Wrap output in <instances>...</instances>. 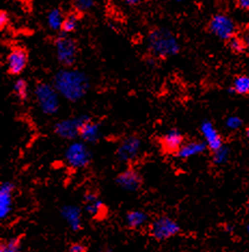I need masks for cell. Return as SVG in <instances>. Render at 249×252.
Here are the masks:
<instances>
[{
	"label": "cell",
	"instance_id": "36",
	"mask_svg": "<svg viewBox=\"0 0 249 252\" xmlns=\"http://www.w3.org/2000/svg\"><path fill=\"white\" fill-rule=\"evenodd\" d=\"M248 232H249V225H248Z\"/></svg>",
	"mask_w": 249,
	"mask_h": 252
},
{
	"label": "cell",
	"instance_id": "34",
	"mask_svg": "<svg viewBox=\"0 0 249 252\" xmlns=\"http://www.w3.org/2000/svg\"><path fill=\"white\" fill-rule=\"evenodd\" d=\"M246 136H247V138L249 139V126L246 128Z\"/></svg>",
	"mask_w": 249,
	"mask_h": 252
},
{
	"label": "cell",
	"instance_id": "29",
	"mask_svg": "<svg viewBox=\"0 0 249 252\" xmlns=\"http://www.w3.org/2000/svg\"><path fill=\"white\" fill-rule=\"evenodd\" d=\"M9 24V14L5 11H1L0 12V28L3 30V28Z\"/></svg>",
	"mask_w": 249,
	"mask_h": 252
},
{
	"label": "cell",
	"instance_id": "20",
	"mask_svg": "<svg viewBox=\"0 0 249 252\" xmlns=\"http://www.w3.org/2000/svg\"><path fill=\"white\" fill-rule=\"evenodd\" d=\"M64 20H65V16L63 15L62 10L60 9H52L47 15V24L50 30L54 32L62 31Z\"/></svg>",
	"mask_w": 249,
	"mask_h": 252
},
{
	"label": "cell",
	"instance_id": "18",
	"mask_svg": "<svg viewBox=\"0 0 249 252\" xmlns=\"http://www.w3.org/2000/svg\"><path fill=\"white\" fill-rule=\"evenodd\" d=\"M85 211L92 217H98L103 214L104 204L95 193L91 192L85 195Z\"/></svg>",
	"mask_w": 249,
	"mask_h": 252
},
{
	"label": "cell",
	"instance_id": "30",
	"mask_svg": "<svg viewBox=\"0 0 249 252\" xmlns=\"http://www.w3.org/2000/svg\"><path fill=\"white\" fill-rule=\"evenodd\" d=\"M85 250H86V248H85V246L83 244L77 243V244H73L71 246L69 252H85Z\"/></svg>",
	"mask_w": 249,
	"mask_h": 252
},
{
	"label": "cell",
	"instance_id": "31",
	"mask_svg": "<svg viewBox=\"0 0 249 252\" xmlns=\"http://www.w3.org/2000/svg\"><path fill=\"white\" fill-rule=\"evenodd\" d=\"M241 37L243 38V40H244L245 45H246V50L249 51V25L245 28L244 32H242Z\"/></svg>",
	"mask_w": 249,
	"mask_h": 252
},
{
	"label": "cell",
	"instance_id": "4",
	"mask_svg": "<svg viewBox=\"0 0 249 252\" xmlns=\"http://www.w3.org/2000/svg\"><path fill=\"white\" fill-rule=\"evenodd\" d=\"M64 158L69 167L80 169L86 167L91 163L92 154L83 141H73L66 148Z\"/></svg>",
	"mask_w": 249,
	"mask_h": 252
},
{
	"label": "cell",
	"instance_id": "14",
	"mask_svg": "<svg viewBox=\"0 0 249 252\" xmlns=\"http://www.w3.org/2000/svg\"><path fill=\"white\" fill-rule=\"evenodd\" d=\"M184 144L183 135L177 129H170L161 139L162 149L167 153H177Z\"/></svg>",
	"mask_w": 249,
	"mask_h": 252
},
{
	"label": "cell",
	"instance_id": "7",
	"mask_svg": "<svg viewBox=\"0 0 249 252\" xmlns=\"http://www.w3.org/2000/svg\"><path fill=\"white\" fill-rule=\"evenodd\" d=\"M89 120L90 118L85 116L62 120V121L55 124L54 131L57 136L61 137L63 139H76L77 137L80 136V129L82 127V125L86 121H89Z\"/></svg>",
	"mask_w": 249,
	"mask_h": 252
},
{
	"label": "cell",
	"instance_id": "15",
	"mask_svg": "<svg viewBox=\"0 0 249 252\" xmlns=\"http://www.w3.org/2000/svg\"><path fill=\"white\" fill-rule=\"evenodd\" d=\"M61 215L72 231L77 232L80 230L81 225H82V221H81V210L79 207L74 205L63 206L61 209Z\"/></svg>",
	"mask_w": 249,
	"mask_h": 252
},
{
	"label": "cell",
	"instance_id": "27",
	"mask_svg": "<svg viewBox=\"0 0 249 252\" xmlns=\"http://www.w3.org/2000/svg\"><path fill=\"white\" fill-rule=\"evenodd\" d=\"M95 5V2L92 1V0H77L74 1V8L78 11V12H88Z\"/></svg>",
	"mask_w": 249,
	"mask_h": 252
},
{
	"label": "cell",
	"instance_id": "22",
	"mask_svg": "<svg viewBox=\"0 0 249 252\" xmlns=\"http://www.w3.org/2000/svg\"><path fill=\"white\" fill-rule=\"evenodd\" d=\"M78 26H79V15L77 13H71L65 16L62 31L65 35H68V33H71L76 31Z\"/></svg>",
	"mask_w": 249,
	"mask_h": 252
},
{
	"label": "cell",
	"instance_id": "17",
	"mask_svg": "<svg viewBox=\"0 0 249 252\" xmlns=\"http://www.w3.org/2000/svg\"><path fill=\"white\" fill-rule=\"evenodd\" d=\"M207 148V145L203 141H189L184 142L182 147L179 149V151L176 153L177 158L187 159L195 156H199V154L203 153Z\"/></svg>",
	"mask_w": 249,
	"mask_h": 252
},
{
	"label": "cell",
	"instance_id": "8",
	"mask_svg": "<svg viewBox=\"0 0 249 252\" xmlns=\"http://www.w3.org/2000/svg\"><path fill=\"white\" fill-rule=\"evenodd\" d=\"M152 236L158 240H166L175 236L180 231L177 222L170 217L162 216L155 219L151 224Z\"/></svg>",
	"mask_w": 249,
	"mask_h": 252
},
{
	"label": "cell",
	"instance_id": "2",
	"mask_svg": "<svg viewBox=\"0 0 249 252\" xmlns=\"http://www.w3.org/2000/svg\"><path fill=\"white\" fill-rule=\"evenodd\" d=\"M148 49L153 57L167 59L179 53L180 45L174 33L166 28H154L149 32Z\"/></svg>",
	"mask_w": 249,
	"mask_h": 252
},
{
	"label": "cell",
	"instance_id": "32",
	"mask_svg": "<svg viewBox=\"0 0 249 252\" xmlns=\"http://www.w3.org/2000/svg\"><path fill=\"white\" fill-rule=\"evenodd\" d=\"M237 8H240L241 10L244 11H249V0H239L236 2Z\"/></svg>",
	"mask_w": 249,
	"mask_h": 252
},
{
	"label": "cell",
	"instance_id": "1",
	"mask_svg": "<svg viewBox=\"0 0 249 252\" xmlns=\"http://www.w3.org/2000/svg\"><path fill=\"white\" fill-rule=\"evenodd\" d=\"M52 84L60 96L72 102L82 99L90 90V79L86 73L71 68L57 71Z\"/></svg>",
	"mask_w": 249,
	"mask_h": 252
},
{
	"label": "cell",
	"instance_id": "11",
	"mask_svg": "<svg viewBox=\"0 0 249 252\" xmlns=\"http://www.w3.org/2000/svg\"><path fill=\"white\" fill-rule=\"evenodd\" d=\"M142 176L140 173L133 168L123 170L115 178V182L118 183V186L129 192L137 191L142 186Z\"/></svg>",
	"mask_w": 249,
	"mask_h": 252
},
{
	"label": "cell",
	"instance_id": "35",
	"mask_svg": "<svg viewBox=\"0 0 249 252\" xmlns=\"http://www.w3.org/2000/svg\"><path fill=\"white\" fill-rule=\"evenodd\" d=\"M247 208H248V210H249V200H248V203H247Z\"/></svg>",
	"mask_w": 249,
	"mask_h": 252
},
{
	"label": "cell",
	"instance_id": "16",
	"mask_svg": "<svg viewBox=\"0 0 249 252\" xmlns=\"http://www.w3.org/2000/svg\"><path fill=\"white\" fill-rule=\"evenodd\" d=\"M79 137L84 142H90V144H94V142L100 140V138L102 137L101 124L89 120V121H86L82 125V127H81Z\"/></svg>",
	"mask_w": 249,
	"mask_h": 252
},
{
	"label": "cell",
	"instance_id": "33",
	"mask_svg": "<svg viewBox=\"0 0 249 252\" xmlns=\"http://www.w3.org/2000/svg\"><path fill=\"white\" fill-rule=\"evenodd\" d=\"M141 1H138V0H126L125 3L126 4H138Z\"/></svg>",
	"mask_w": 249,
	"mask_h": 252
},
{
	"label": "cell",
	"instance_id": "25",
	"mask_svg": "<svg viewBox=\"0 0 249 252\" xmlns=\"http://www.w3.org/2000/svg\"><path fill=\"white\" fill-rule=\"evenodd\" d=\"M0 252H20V239L11 238L0 245Z\"/></svg>",
	"mask_w": 249,
	"mask_h": 252
},
{
	"label": "cell",
	"instance_id": "12",
	"mask_svg": "<svg viewBox=\"0 0 249 252\" xmlns=\"http://www.w3.org/2000/svg\"><path fill=\"white\" fill-rule=\"evenodd\" d=\"M13 191L14 185L12 182L4 181L0 186V218H1V220L7 219L11 210H12Z\"/></svg>",
	"mask_w": 249,
	"mask_h": 252
},
{
	"label": "cell",
	"instance_id": "13",
	"mask_svg": "<svg viewBox=\"0 0 249 252\" xmlns=\"http://www.w3.org/2000/svg\"><path fill=\"white\" fill-rule=\"evenodd\" d=\"M201 133L203 137H204L207 148H210L213 152H215L218 149L223 147L221 136H220L218 130L215 128V126H213L212 122H203L201 125Z\"/></svg>",
	"mask_w": 249,
	"mask_h": 252
},
{
	"label": "cell",
	"instance_id": "26",
	"mask_svg": "<svg viewBox=\"0 0 249 252\" xmlns=\"http://www.w3.org/2000/svg\"><path fill=\"white\" fill-rule=\"evenodd\" d=\"M228 158H229V149L225 148L224 146L213 153V161L215 164H218V165L223 164L228 161Z\"/></svg>",
	"mask_w": 249,
	"mask_h": 252
},
{
	"label": "cell",
	"instance_id": "3",
	"mask_svg": "<svg viewBox=\"0 0 249 252\" xmlns=\"http://www.w3.org/2000/svg\"><path fill=\"white\" fill-rule=\"evenodd\" d=\"M35 98L40 110L47 116H52L60 110V94L53 84L47 82L38 83L35 89Z\"/></svg>",
	"mask_w": 249,
	"mask_h": 252
},
{
	"label": "cell",
	"instance_id": "28",
	"mask_svg": "<svg viewBox=\"0 0 249 252\" xmlns=\"http://www.w3.org/2000/svg\"><path fill=\"white\" fill-rule=\"evenodd\" d=\"M225 125H227V127L230 129H237L241 127L242 121H241V119L237 117H230L227 120V122H225Z\"/></svg>",
	"mask_w": 249,
	"mask_h": 252
},
{
	"label": "cell",
	"instance_id": "21",
	"mask_svg": "<svg viewBox=\"0 0 249 252\" xmlns=\"http://www.w3.org/2000/svg\"><path fill=\"white\" fill-rule=\"evenodd\" d=\"M232 90L234 93L242 96L249 95V77L246 76V74L237 76L233 80Z\"/></svg>",
	"mask_w": 249,
	"mask_h": 252
},
{
	"label": "cell",
	"instance_id": "6",
	"mask_svg": "<svg viewBox=\"0 0 249 252\" xmlns=\"http://www.w3.org/2000/svg\"><path fill=\"white\" fill-rule=\"evenodd\" d=\"M208 30L213 35H215L219 39L227 40V41L236 36L235 22L230 16L223 13H218L213 16L208 23Z\"/></svg>",
	"mask_w": 249,
	"mask_h": 252
},
{
	"label": "cell",
	"instance_id": "23",
	"mask_svg": "<svg viewBox=\"0 0 249 252\" xmlns=\"http://www.w3.org/2000/svg\"><path fill=\"white\" fill-rule=\"evenodd\" d=\"M228 47L233 53L236 54H241L247 51L244 40H243L241 36H234L233 38H231L228 41Z\"/></svg>",
	"mask_w": 249,
	"mask_h": 252
},
{
	"label": "cell",
	"instance_id": "24",
	"mask_svg": "<svg viewBox=\"0 0 249 252\" xmlns=\"http://www.w3.org/2000/svg\"><path fill=\"white\" fill-rule=\"evenodd\" d=\"M13 91L15 95L19 97L20 99L25 100L28 97V84L26 80L24 79L16 80L13 85Z\"/></svg>",
	"mask_w": 249,
	"mask_h": 252
},
{
	"label": "cell",
	"instance_id": "10",
	"mask_svg": "<svg viewBox=\"0 0 249 252\" xmlns=\"http://www.w3.org/2000/svg\"><path fill=\"white\" fill-rule=\"evenodd\" d=\"M28 63V55L26 51L16 47L13 48L10 51V53L7 56V66H8V71L13 74V76H17V74H21L23 71L25 70Z\"/></svg>",
	"mask_w": 249,
	"mask_h": 252
},
{
	"label": "cell",
	"instance_id": "19",
	"mask_svg": "<svg viewBox=\"0 0 249 252\" xmlns=\"http://www.w3.org/2000/svg\"><path fill=\"white\" fill-rule=\"evenodd\" d=\"M126 224L132 228H140L146 224L148 216L142 210H132L125 217Z\"/></svg>",
	"mask_w": 249,
	"mask_h": 252
},
{
	"label": "cell",
	"instance_id": "5",
	"mask_svg": "<svg viewBox=\"0 0 249 252\" xmlns=\"http://www.w3.org/2000/svg\"><path fill=\"white\" fill-rule=\"evenodd\" d=\"M56 59L62 65L71 67L78 57V43L74 39L67 35H61L55 39Z\"/></svg>",
	"mask_w": 249,
	"mask_h": 252
},
{
	"label": "cell",
	"instance_id": "9",
	"mask_svg": "<svg viewBox=\"0 0 249 252\" xmlns=\"http://www.w3.org/2000/svg\"><path fill=\"white\" fill-rule=\"evenodd\" d=\"M142 149V140L137 136H127L120 142L117 149V158L120 162L130 163L138 157Z\"/></svg>",
	"mask_w": 249,
	"mask_h": 252
}]
</instances>
